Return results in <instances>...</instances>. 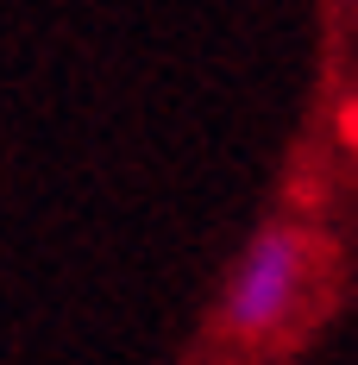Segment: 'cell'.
<instances>
[{
	"label": "cell",
	"mask_w": 358,
	"mask_h": 365,
	"mask_svg": "<svg viewBox=\"0 0 358 365\" xmlns=\"http://www.w3.org/2000/svg\"><path fill=\"white\" fill-rule=\"evenodd\" d=\"M321 271V240L302 220H264L246 240L239 264L226 271L214 302V334L233 346H264L270 334H283L295 322V309L315 290Z\"/></svg>",
	"instance_id": "obj_1"
}]
</instances>
